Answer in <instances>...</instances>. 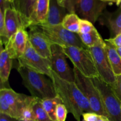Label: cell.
<instances>
[{"mask_svg":"<svg viewBox=\"0 0 121 121\" xmlns=\"http://www.w3.org/2000/svg\"><path fill=\"white\" fill-rule=\"evenodd\" d=\"M112 87V90L121 101V74L116 76L115 81L113 84L110 85Z\"/></svg>","mask_w":121,"mask_h":121,"instance_id":"cell-29","label":"cell"},{"mask_svg":"<svg viewBox=\"0 0 121 121\" xmlns=\"http://www.w3.org/2000/svg\"><path fill=\"white\" fill-rule=\"evenodd\" d=\"M73 70L75 79L74 82L88 100L92 112L107 117L100 93L92 79L84 76L75 67Z\"/></svg>","mask_w":121,"mask_h":121,"instance_id":"cell-6","label":"cell"},{"mask_svg":"<svg viewBox=\"0 0 121 121\" xmlns=\"http://www.w3.org/2000/svg\"><path fill=\"white\" fill-rule=\"evenodd\" d=\"M0 96H2L10 107L13 118L20 120L22 111L31 105L37 98L17 93L9 87H1Z\"/></svg>","mask_w":121,"mask_h":121,"instance_id":"cell-10","label":"cell"},{"mask_svg":"<svg viewBox=\"0 0 121 121\" xmlns=\"http://www.w3.org/2000/svg\"><path fill=\"white\" fill-rule=\"evenodd\" d=\"M50 79L53 81L57 95L67 108L69 113L73 115L76 121H80L83 113L92 112L88 100L75 82L61 79L53 71Z\"/></svg>","mask_w":121,"mask_h":121,"instance_id":"cell-1","label":"cell"},{"mask_svg":"<svg viewBox=\"0 0 121 121\" xmlns=\"http://www.w3.org/2000/svg\"><path fill=\"white\" fill-rule=\"evenodd\" d=\"M0 121H21L18 119L9 117L7 115L0 113Z\"/></svg>","mask_w":121,"mask_h":121,"instance_id":"cell-33","label":"cell"},{"mask_svg":"<svg viewBox=\"0 0 121 121\" xmlns=\"http://www.w3.org/2000/svg\"><path fill=\"white\" fill-rule=\"evenodd\" d=\"M88 49L94 60L99 78L109 85L113 84L115 81L116 76L111 68L108 58L105 50V42L95 47L88 48Z\"/></svg>","mask_w":121,"mask_h":121,"instance_id":"cell-9","label":"cell"},{"mask_svg":"<svg viewBox=\"0 0 121 121\" xmlns=\"http://www.w3.org/2000/svg\"><path fill=\"white\" fill-rule=\"evenodd\" d=\"M105 40L109 42L117 48H121V33L118 34L114 37L106 39Z\"/></svg>","mask_w":121,"mask_h":121,"instance_id":"cell-31","label":"cell"},{"mask_svg":"<svg viewBox=\"0 0 121 121\" xmlns=\"http://www.w3.org/2000/svg\"><path fill=\"white\" fill-rule=\"evenodd\" d=\"M69 13L65 7L58 3L57 0H50L48 14L43 25L56 26L61 24L64 18Z\"/></svg>","mask_w":121,"mask_h":121,"instance_id":"cell-17","label":"cell"},{"mask_svg":"<svg viewBox=\"0 0 121 121\" xmlns=\"http://www.w3.org/2000/svg\"><path fill=\"white\" fill-rule=\"evenodd\" d=\"M116 48H117V47H116ZM117 52H118V54H119V56H120L121 57V48H117Z\"/></svg>","mask_w":121,"mask_h":121,"instance_id":"cell-35","label":"cell"},{"mask_svg":"<svg viewBox=\"0 0 121 121\" xmlns=\"http://www.w3.org/2000/svg\"><path fill=\"white\" fill-rule=\"evenodd\" d=\"M80 18L75 13H69L62 22L63 27L72 33L79 34L80 30Z\"/></svg>","mask_w":121,"mask_h":121,"instance_id":"cell-22","label":"cell"},{"mask_svg":"<svg viewBox=\"0 0 121 121\" xmlns=\"http://www.w3.org/2000/svg\"><path fill=\"white\" fill-rule=\"evenodd\" d=\"M68 113L66 106L63 104H59L56 109V121H66Z\"/></svg>","mask_w":121,"mask_h":121,"instance_id":"cell-26","label":"cell"},{"mask_svg":"<svg viewBox=\"0 0 121 121\" xmlns=\"http://www.w3.org/2000/svg\"><path fill=\"white\" fill-rule=\"evenodd\" d=\"M50 121H51V120H50Z\"/></svg>","mask_w":121,"mask_h":121,"instance_id":"cell-39","label":"cell"},{"mask_svg":"<svg viewBox=\"0 0 121 121\" xmlns=\"http://www.w3.org/2000/svg\"><path fill=\"white\" fill-rule=\"evenodd\" d=\"M18 61L20 65L45 74L50 79L51 78L53 70L50 60L40 56L32 47L29 40L27 42L24 53L18 59Z\"/></svg>","mask_w":121,"mask_h":121,"instance_id":"cell-7","label":"cell"},{"mask_svg":"<svg viewBox=\"0 0 121 121\" xmlns=\"http://www.w3.org/2000/svg\"><path fill=\"white\" fill-rule=\"evenodd\" d=\"M4 17L5 39L3 42L1 43L5 45L9 39L22 26L18 13L13 7H9L5 9Z\"/></svg>","mask_w":121,"mask_h":121,"instance_id":"cell-15","label":"cell"},{"mask_svg":"<svg viewBox=\"0 0 121 121\" xmlns=\"http://www.w3.org/2000/svg\"><path fill=\"white\" fill-rule=\"evenodd\" d=\"M29 28L28 40L32 47L43 57L51 60L52 44L36 26H32Z\"/></svg>","mask_w":121,"mask_h":121,"instance_id":"cell-12","label":"cell"},{"mask_svg":"<svg viewBox=\"0 0 121 121\" xmlns=\"http://www.w3.org/2000/svg\"><path fill=\"white\" fill-rule=\"evenodd\" d=\"M121 4V0H117V5L118 6H119Z\"/></svg>","mask_w":121,"mask_h":121,"instance_id":"cell-36","label":"cell"},{"mask_svg":"<svg viewBox=\"0 0 121 121\" xmlns=\"http://www.w3.org/2000/svg\"><path fill=\"white\" fill-rule=\"evenodd\" d=\"M105 50L108 58L115 75L121 74V57L118 54L117 48L109 42L105 40Z\"/></svg>","mask_w":121,"mask_h":121,"instance_id":"cell-20","label":"cell"},{"mask_svg":"<svg viewBox=\"0 0 121 121\" xmlns=\"http://www.w3.org/2000/svg\"><path fill=\"white\" fill-rule=\"evenodd\" d=\"M95 29V27L93 26V24L91 21L80 18V30L79 34H86L92 31Z\"/></svg>","mask_w":121,"mask_h":121,"instance_id":"cell-27","label":"cell"},{"mask_svg":"<svg viewBox=\"0 0 121 121\" xmlns=\"http://www.w3.org/2000/svg\"><path fill=\"white\" fill-rule=\"evenodd\" d=\"M28 41V33L25 28L21 27L8 40L5 45V49L13 60L18 59L24 53L27 42Z\"/></svg>","mask_w":121,"mask_h":121,"instance_id":"cell-13","label":"cell"},{"mask_svg":"<svg viewBox=\"0 0 121 121\" xmlns=\"http://www.w3.org/2000/svg\"><path fill=\"white\" fill-rule=\"evenodd\" d=\"M41 100L36 98L32 105L35 121H50V119L43 107Z\"/></svg>","mask_w":121,"mask_h":121,"instance_id":"cell-24","label":"cell"},{"mask_svg":"<svg viewBox=\"0 0 121 121\" xmlns=\"http://www.w3.org/2000/svg\"><path fill=\"white\" fill-rule=\"evenodd\" d=\"M13 59L2 47L1 43V54H0V79L1 85L8 83L11 70L13 67Z\"/></svg>","mask_w":121,"mask_h":121,"instance_id":"cell-19","label":"cell"},{"mask_svg":"<svg viewBox=\"0 0 121 121\" xmlns=\"http://www.w3.org/2000/svg\"><path fill=\"white\" fill-rule=\"evenodd\" d=\"M83 121H110L105 116L100 115L94 112H86L82 115Z\"/></svg>","mask_w":121,"mask_h":121,"instance_id":"cell-25","label":"cell"},{"mask_svg":"<svg viewBox=\"0 0 121 121\" xmlns=\"http://www.w3.org/2000/svg\"><path fill=\"white\" fill-rule=\"evenodd\" d=\"M36 26L52 44H57L63 47L75 46L88 48L83 44L79 34L69 31L64 28L62 24L56 26L40 24Z\"/></svg>","mask_w":121,"mask_h":121,"instance_id":"cell-4","label":"cell"},{"mask_svg":"<svg viewBox=\"0 0 121 121\" xmlns=\"http://www.w3.org/2000/svg\"><path fill=\"white\" fill-rule=\"evenodd\" d=\"M75 14L81 19L95 24L109 3L100 0H73Z\"/></svg>","mask_w":121,"mask_h":121,"instance_id":"cell-8","label":"cell"},{"mask_svg":"<svg viewBox=\"0 0 121 121\" xmlns=\"http://www.w3.org/2000/svg\"><path fill=\"white\" fill-rule=\"evenodd\" d=\"M98 21L100 24L108 27L111 33V38H113L121 33V4L113 12L104 11L99 17Z\"/></svg>","mask_w":121,"mask_h":121,"instance_id":"cell-14","label":"cell"},{"mask_svg":"<svg viewBox=\"0 0 121 121\" xmlns=\"http://www.w3.org/2000/svg\"><path fill=\"white\" fill-rule=\"evenodd\" d=\"M37 0H14L12 7L20 15L23 28L29 27V21L32 16Z\"/></svg>","mask_w":121,"mask_h":121,"instance_id":"cell-16","label":"cell"},{"mask_svg":"<svg viewBox=\"0 0 121 121\" xmlns=\"http://www.w3.org/2000/svg\"><path fill=\"white\" fill-rule=\"evenodd\" d=\"M50 0H37L34 12L29 21V27L32 26L43 24L49 9Z\"/></svg>","mask_w":121,"mask_h":121,"instance_id":"cell-18","label":"cell"},{"mask_svg":"<svg viewBox=\"0 0 121 121\" xmlns=\"http://www.w3.org/2000/svg\"><path fill=\"white\" fill-rule=\"evenodd\" d=\"M91 79L100 93L108 118L110 121H121V101L110 85L99 77Z\"/></svg>","mask_w":121,"mask_h":121,"instance_id":"cell-5","label":"cell"},{"mask_svg":"<svg viewBox=\"0 0 121 121\" xmlns=\"http://www.w3.org/2000/svg\"><path fill=\"white\" fill-rule=\"evenodd\" d=\"M10 4H11L8 2L7 0H0V10L5 12L7 8L11 7Z\"/></svg>","mask_w":121,"mask_h":121,"instance_id":"cell-32","label":"cell"},{"mask_svg":"<svg viewBox=\"0 0 121 121\" xmlns=\"http://www.w3.org/2000/svg\"><path fill=\"white\" fill-rule=\"evenodd\" d=\"M101 1L108 2V3H117V0H100Z\"/></svg>","mask_w":121,"mask_h":121,"instance_id":"cell-34","label":"cell"},{"mask_svg":"<svg viewBox=\"0 0 121 121\" xmlns=\"http://www.w3.org/2000/svg\"><path fill=\"white\" fill-rule=\"evenodd\" d=\"M63 48L67 57L73 64L74 67L84 76L91 79L99 77L94 60L88 48L75 46L63 47Z\"/></svg>","mask_w":121,"mask_h":121,"instance_id":"cell-3","label":"cell"},{"mask_svg":"<svg viewBox=\"0 0 121 121\" xmlns=\"http://www.w3.org/2000/svg\"><path fill=\"white\" fill-rule=\"evenodd\" d=\"M14 0H7V1H8V2H9V3L11 4V5H12V4L13 3V2H14Z\"/></svg>","mask_w":121,"mask_h":121,"instance_id":"cell-37","label":"cell"},{"mask_svg":"<svg viewBox=\"0 0 121 121\" xmlns=\"http://www.w3.org/2000/svg\"><path fill=\"white\" fill-rule=\"evenodd\" d=\"M22 78L24 86L30 92L31 96L43 100L57 96L53 81L47 76L33 70L20 65L17 67Z\"/></svg>","mask_w":121,"mask_h":121,"instance_id":"cell-2","label":"cell"},{"mask_svg":"<svg viewBox=\"0 0 121 121\" xmlns=\"http://www.w3.org/2000/svg\"></svg>","mask_w":121,"mask_h":121,"instance_id":"cell-38","label":"cell"},{"mask_svg":"<svg viewBox=\"0 0 121 121\" xmlns=\"http://www.w3.org/2000/svg\"><path fill=\"white\" fill-rule=\"evenodd\" d=\"M57 2L60 5L65 7L69 13H75L73 0H57Z\"/></svg>","mask_w":121,"mask_h":121,"instance_id":"cell-30","label":"cell"},{"mask_svg":"<svg viewBox=\"0 0 121 121\" xmlns=\"http://www.w3.org/2000/svg\"><path fill=\"white\" fill-rule=\"evenodd\" d=\"M41 100L43 107L46 111L50 120L56 121V109L59 104H63L60 98L57 95V96L53 98H49V99H46Z\"/></svg>","mask_w":121,"mask_h":121,"instance_id":"cell-23","label":"cell"},{"mask_svg":"<svg viewBox=\"0 0 121 121\" xmlns=\"http://www.w3.org/2000/svg\"><path fill=\"white\" fill-rule=\"evenodd\" d=\"M78 34L83 44L87 48L95 47L105 42L96 28L89 33Z\"/></svg>","mask_w":121,"mask_h":121,"instance_id":"cell-21","label":"cell"},{"mask_svg":"<svg viewBox=\"0 0 121 121\" xmlns=\"http://www.w3.org/2000/svg\"><path fill=\"white\" fill-rule=\"evenodd\" d=\"M33 104H32L31 105H30V106H28L27 107H26V108L22 111L20 121H35L34 112H33V108H32V105H33Z\"/></svg>","mask_w":121,"mask_h":121,"instance_id":"cell-28","label":"cell"},{"mask_svg":"<svg viewBox=\"0 0 121 121\" xmlns=\"http://www.w3.org/2000/svg\"><path fill=\"white\" fill-rule=\"evenodd\" d=\"M52 70L57 74L58 76L65 80L74 82V74L73 70L69 66L66 60V55L64 53L63 47L57 44H52Z\"/></svg>","mask_w":121,"mask_h":121,"instance_id":"cell-11","label":"cell"}]
</instances>
